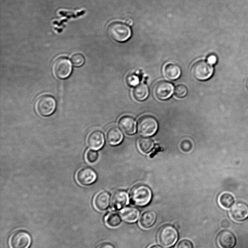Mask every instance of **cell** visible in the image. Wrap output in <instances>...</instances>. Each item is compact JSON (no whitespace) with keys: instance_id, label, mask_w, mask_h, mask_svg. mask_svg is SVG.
Masks as SVG:
<instances>
[{"instance_id":"6da1fadb","label":"cell","mask_w":248,"mask_h":248,"mask_svg":"<svg viewBox=\"0 0 248 248\" xmlns=\"http://www.w3.org/2000/svg\"><path fill=\"white\" fill-rule=\"evenodd\" d=\"M131 203L137 206L147 205L152 199V192L150 189L144 185L134 186L130 192Z\"/></svg>"},{"instance_id":"7a4b0ae2","label":"cell","mask_w":248,"mask_h":248,"mask_svg":"<svg viewBox=\"0 0 248 248\" xmlns=\"http://www.w3.org/2000/svg\"><path fill=\"white\" fill-rule=\"evenodd\" d=\"M107 32L111 38L119 42L126 41L131 35L129 27L121 22H114L110 23L108 26Z\"/></svg>"},{"instance_id":"3957f363","label":"cell","mask_w":248,"mask_h":248,"mask_svg":"<svg viewBox=\"0 0 248 248\" xmlns=\"http://www.w3.org/2000/svg\"><path fill=\"white\" fill-rule=\"evenodd\" d=\"M178 237L177 230L173 226L170 224L162 226L157 234L158 242L166 248L172 246L177 241Z\"/></svg>"},{"instance_id":"277c9868","label":"cell","mask_w":248,"mask_h":248,"mask_svg":"<svg viewBox=\"0 0 248 248\" xmlns=\"http://www.w3.org/2000/svg\"><path fill=\"white\" fill-rule=\"evenodd\" d=\"M56 107L55 98L49 95L40 96L36 101L35 108L38 114L42 116H48L52 114Z\"/></svg>"},{"instance_id":"5b68a950","label":"cell","mask_w":248,"mask_h":248,"mask_svg":"<svg viewBox=\"0 0 248 248\" xmlns=\"http://www.w3.org/2000/svg\"><path fill=\"white\" fill-rule=\"evenodd\" d=\"M72 71L71 61L67 58L60 57L57 59L52 65L54 75L60 79H65L69 77Z\"/></svg>"},{"instance_id":"8992f818","label":"cell","mask_w":248,"mask_h":248,"mask_svg":"<svg viewBox=\"0 0 248 248\" xmlns=\"http://www.w3.org/2000/svg\"><path fill=\"white\" fill-rule=\"evenodd\" d=\"M194 77L199 80H205L209 78L213 73V68L207 62L200 60L195 62L191 68Z\"/></svg>"},{"instance_id":"52a82bcc","label":"cell","mask_w":248,"mask_h":248,"mask_svg":"<svg viewBox=\"0 0 248 248\" xmlns=\"http://www.w3.org/2000/svg\"><path fill=\"white\" fill-rule=\"evenodd\" d=\"M158 127L156 120L149 115L141 117L138 121V129L139 132L143 136L153 135Z\"/></svg>"},{"instance_id":"ba28073f","label":"cell","mask_w":248,"mask_h":248,"mask_svg":"<svg viewBox=\"0 0 248 248\" xmlns=\"http://www.w3.org/2000/svg\"><path fill=\"white\" fill-rule=\"evenodd\" d=\"M9 243L12 248H28L31 243V237L27 232L18 230L12 234Z\"/></svg>"},{"instance_id":"9c48e42d","label":"cell","mask_w":248,"mask_h":248,"mask_svg":"<svg viewBox=\"0 0 248 248\" xmlns=\"http://www.w3.org/2000/svg\"><path fill=\"white\" fill-rule=\"evenodd\" d=\"M97 178V175L91 168L84 167L79 169L76 174V179L79 184L88 186L93 183Z\"/></svg>"},{"instance_id":"30bf717a","label":"cell","mask_w":248,"mask_h":248,"mask_svg":"<svg viewBox=\"0 0 248 248\" xmlns=\"http://www.w3.org/2000/svg\"><path fill=\"white\" fill-rule=\"evenodd\" d=\"M173 91V85L170 82L161 80L157 82L154 86V92L155 96L160 100L169 98Z\"/></svg>"},{"instance_id":"8fae6325","label":"cell","mask_w":248,"mask_h":248,"mask_svg":"<svg viewBox=\"0 0 248 248\" xmlns=\"http://www.w3.org/2000/svg\"><path fill=\"white\" fill-rule=\"evenodd\" d=\"M217 240L221 248H233L236 243L234 235L228 230H222L217 234Z\"/></svg>"},{"instance_id":"7c38bea8","label":"cell","mask_w":248,"mask_h":248,"mask_svg":"<svg viewBox=\"0 0 248 248\" xmlns=\"http://www.w3.org/2000/svg\"><path fill=\"white\" fill-rule=\"evenodd\" d=\"M230 214L234 220L243 221L248 217V206L243 202H237L232 207Z\"/></svg>"},{"instance_id":"4fadbf2b","label":"cell","mask_w":248,"mask_h":248,"mask_svg":"<svg viewBox=\"0 0 248 248\" xmlns=\"http://www.w3.org/2000/svg\"><path fill=\"white\" fill-rule=\"evenodd\" d=\"M88 146L91 149L97 150L102 147L104 144V136L99 130L91 131L87 138Z\"/></svg>"},{"instance_id":"5bb4252c","label":"cell","mask_w":248,"mask_h":248,"mask_svg":"<svg viewBox=\"0 0 248 248\" xmlns=\"http://www.w3.org/2000/svg\"><path fill=\"white\" fill-rule=\"evenodd\" d=\"M128 202V196L124 190L116 191L112 195L111 207L114 210H120L125 206Z\"/></svg>"},{"instance_id":"9a60e30c","label":"cell","mask_w":248,"mask_h":248,"mask_svg":"<svg viewBox=\"0 0 248 248\" xmlns=\"http://www.w3.org/2000/svg\"><path fill=\"white\" fill-rule=\"evenodd\" d=\"M110 202L109 194L106 191H101L97 193L93 199V205L99 211H105L108 208Z\"/></svg>"},{"instance_id":"2e32d148","label":"cell","mask_w":248,"mask_h":248,"mask_svg":"<svg viewBox=\"0 0 248 248\" xmlns=\"http://www.w3.org/2000/svg\"><path fill=\"white\" fill-rule=\"evenodd\" d=\"M120 129L127 135H133L136 131V123L133 118L125 116L122 117L119 121Z\"/></svg>"},{"instance_id":"e0dca14e","label":"cell","mask_w":248,"mask_h":248,"mask_svg":"<svg viewBox=\"0 0 248 248\" xmlns=\"http://www.w3.org/2000/svg\"><path fill=\"white\" fill-rule=\"evenodd\" d=\"M156 214L153 210H148L142 213L139 220L140 226L143 229H148L152 227L155 223Z\"/></svg>"},{"instance_id":"ac0fdd59","label":"cell","mask_w":248,"mask_h":248,"mask_svg":"<svg viewBox=\"0 0 248 248\" xmlns=\"http://www.w3.org/2000/svg\"><path fill=\"white\" fill-rule=\"evenodd\" d=\"M139 210L134 207H128L122 209L120 212L122 218L127 222H136L140 216Z\"/></svg>"},{"instance_id":"d6986e66","label":"cell","mask_w":248,"mask_h":248,"mask_svg":"<svg viewBox=\"0 0 248 248\" xmlns=\"http://www.w3.org/2000/svg\"><path fill=\"white\" fill-rule=\"evenodd\" d=\"M106 139L109 144L116 145L121 142L123 135L117 127H111L107 132Z\"/></svg>"},{"instance_id":"ffe728a7","label":"cell","mask_w":248,"mask_h":248,"mask_svg":"<svg viewBox=\"0 0 248 248\" xmlns=\"http://www.w3.org/2000/svg\"><path fill=\"white\" fill-rule=\"evenodd\" d=\"M164 75L170 80H175L178 78L181 74L180 67L174 63H168L164 67Z\"/></svg>"},{"instance_id":"44dd1931","label":"cell","mask_w":248,"mask_h":248,"mask_svg":"<svg viewBox=\"0 0 248 248\" xmlns=\"http://www.w3.org/2000/svg\"><path fill=\"white\" fill-rule=\"evenodd\" d=\"M149 93L147 86L144 84H140L136 86L133 91V95L135 99L143 101L148 96Z\"/></svg>"},{"instance_id":"7402d4cb","label":"cell","mask_w":248,"mask_h":248,"mask_svg":"<svg viewBox=\"0 0 248 248\" xmlns=\"http://www.w3.org/2000/svg\"><path fill=\"white\" fill-rule=\"evenodd\" d=\"M105 221L108 227L115 228L120 225L122 222L121 217L117 213L111 212L106 216Z\"/></svg>"},{"instance_id":"603a6c76","label":"cell","mask_w":248,"mask_h":248,"mask_svg":"<svg viewBox=\"0 0 248 248\" xmlns=\"http://www.w3.org/2000/svg\"><path fill=\"white\" fill-rule=\"evenodd\" d=\"M234 201L233 196L229 192L222 193L218 198V202L220 205L224 208H230L233 203Z\"/></svg>"},{"instance_id":"cb8c5ba5","label":"cell","mask_w":248,"mask_h":248,"mask_svg":"<svg viewBox=\"0 0 248 248\" xmlns=\"http://www.w3.org/2000/svg\"><path fill=\"white\" fill-rule=\"evenodd\" d=\"M138 144L140 150L143 153H147L152 150L154 146V142L150 138L141 137L138 140Z\"/></svg>"},{"instance_id":"d4e9b609","label":"cell","mask_w":248,"mask_h":248,"mask_svg":"<svg viewBox=\"0 0 248 248\" xmlns=\"http://www.w3.org/2000/svg\"><path fill=\"white\" fill-rule=\"evenodd\" d=\"M71 61L74 66L79 67L84 64L85 59L82 54L76 53L71 57Z\"/></svg>"},{"instance_id":"484cf974","label":"cell","mask_w":248,"mask_h":248,"mask_svg":"<svg viewBox=\"0 0 248 248\" xmlns=\"http://www.w3.org/2000/svg\"><path fill=\"white\" fill-rule=\"evenodd\" d=\"M98 158V154L95 150H88L85 154L86 160L89 163H94Z\"/></svg>"},{"instance_id":"4316f807","label":"cell","mask_w":248,"mask_h":248,"mask_svg":"<svg viewBox=\"0 0 248 248\" xmlns=\"http://www.w3.org/2000/svg\"><path fill=\"white\" fill-rule=\"evenodd\" d=\"M187 93L186 87L183 84L177 85L174 89V94L176 96L182 98L185 96Z\"/></svg>"},{"instance_id":"83f0119b","label":"cell","mask_w":248,"mask_h":248,"mask_svg":"<svg viewBox=\"0 0 248 248\" xmlns=\"http://www.w3.org/2000/svg\"><path fill=\"white\" fill-rule=\"evenodd\" d=\"M126 81L129 86H135L139 83V78L134 74H131L127 77Z\"/></svg>"},{"instance_id":"f1b7e54d","label":"cell","mask_w":248,"mask_h":248,"mask_svg":"<svg viewBox=\"0 0 248 248\" xmlns=\"http://www.w3.org/2000/svg\"><path fill=\"white\" fill-rule=\"evenodd\" d=\"M176 248H193V245L189 240L184 239L178 242Z\"/></svg>"},{"instance_id":"f546056e","label":"cell","mask_w":248,"mask_h":248,"mask_svg":"<svg viewBox=\"0 0 248 248\" xmlns=\"http://www.w3.org/2000/svg\"><path fill=\"white\" fill-rule=\"evenodd\" d=\"M180 147L182 150L185 152H187L190 151L192 146L190 141L185 140L181 143Z\"/></svg>"},{"instance_id":"4dcf8cb0","label":"cell","mask_w":248,"mask_h":248,"mask_svg":"<svg viewBox=\"0 0 248 248\" xmlns=\"http://www.w3.org/2000/svg\"><path fill=\"white\" fill-rule=\"evenodd\" d=\"M207 62L211 65L215 64L217 62V57L214 54H211L208 57Z\"/></svg>"},{"instance_id":"1f68e13d","label":"cell","mask_w":248,"mask_h":248,"mask_svg":"<svg viewBox=\"0 0 248 248\" xmlns=\"http://www.w3.org/2000/svg\"><path fill=\"white\" fill-rule=\"evenodd\" d=\"M97 248H114V247L110 243H104L100 245Z\"/></svg>"},{"instance_id":"d6a6232c","label":"cell","mask_w":248,"mask_h":248,"mask_svg":"<svg viewBox=\"0 0 248 248\" xmlns=\"http://www.w3.org/2000/svg\"><path fill=\"white\" fill-rule=\"evenodd\" d=\"M230 224V222L227 219L223 220L221 223V226L223 228H228Z\"/></svg>"},{"instance_id":"836d02e7","label":"cell","mask_w":248,"mask_h":248,"mask_svg":"<svg viewBox=\"0 0 248 248\" xmlns=\"http://www.w3.org/2000/svg\"><path fill=\"white\" fill-rule=\"evenodd\" d=\"M148 248H164L158 245H153L148 247Z\"/></svg>"},{"instance_id":"e575fe53","label":"cell","mask_w":248,"mask_h":248,"mask_svg":"<svg viewBox=\"0 0 248 248\" xmlns=\"http://www.w3.org/2000/svg\"><path fill=\"white\" fill-rule=\"evenodd\" d=\"M126 23L129 25H132L133 24V20L131 19H128L126 21Z\"/></svg>"}]
</instances>
